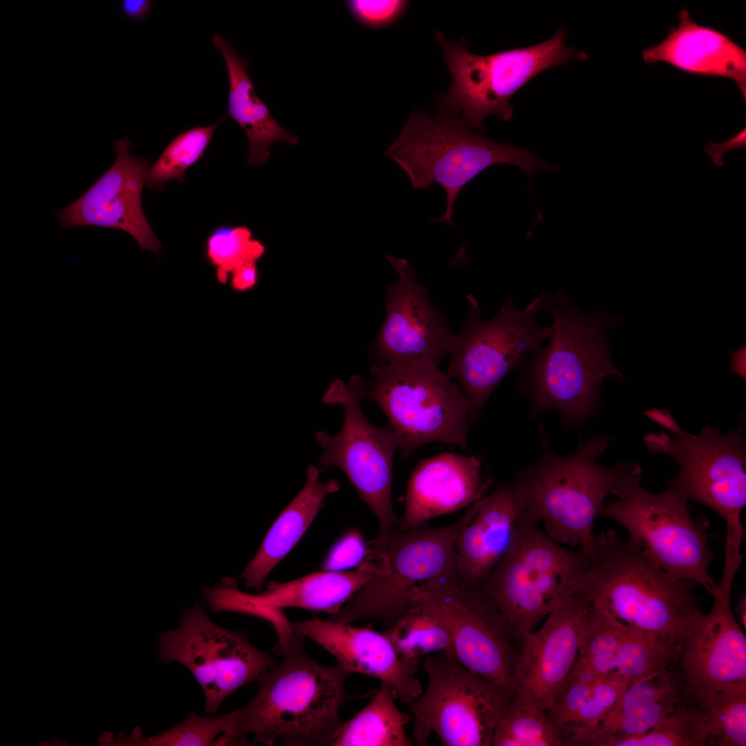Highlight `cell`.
<instances>
[{
	"mask_svg": "<svg viewBox=\"0 0 746 746\" xmlns=\"http://www.w3.org/2000/svg\"><path fill=\"white\" fill-rule=\"evenodd\" d=\"M584 564L573 588L624 627L676 644L701 611L696 583L676 578L613 530L580 550Z\"/></svg>",
	"mask_w": 746,
	"mask_h": 746,
	"instance_id": "obj_1",
	"label": "cell"
},
{
	"mask_svg": "<svg viewBox=\"0 0 746 746\" xmlns=\"http://www.w3.org/2000/svg\"><path fill=\"white\" fill-rule=\"evenodd\" d=\"M300 636L280 651L281 663L260 678L253 699L236 711L235 737L254 743L331 745L343 723L340 711L351 673L323 665L305 651Z\"/></svg>",
	"mask_w": 746,
	"mask_h": 746,
	"instance_id": "obj_2",
	"label": "cell"
},
{
	"mask_svg": "<svg viewBox=\"0 0 746 746\" xmlns=\"http://www.w3.org/2000/svg\"><path fill=\"white\" fill-rule=\"evenodd\" d=\"M543 305L553 323L548 345L533 360V394L542 408L558 410L570 423H580L595 410L604 380L624 378L613 362L607 338L609 329L622 320L600 310L581 312L562 287L544 295Z\"/></svg>",
	"mask_w": 746,
	"mask_h": 746,
	"instance_id": "obj_3",
	"label": "cell"
},
{
	"mask_svg": "<svg viewBox=\"0 0 746 746\" xmlns=\"http://www.w3.org/2000/svg\"><path fill=\"white\" fill-rule=\"evenodd\" d=\"M386 155L406 173L414 188L430 189L437 184L444 189L446 213L431 220L453 226L455 200L463 187L486 168L513 164L521 168L529 180L539 171L558 168L528 150L489 139L443 108L432 117L414 112Z\"/></svg>",
	"mask_w": 746,
	"mask_h": 746,
	"instance_id": "obj_4",
	"label": "cell"
},
{
	"mask_svg": "<svg viewBox=\"0 0 746 746\" xmlns=\"http://www.w3.org/2000/svg\"><path fill=\"white\" fill-rule=\"evenodd\" d=\"M616 467L611 493L617 499L604 505L600 515L624 528L629 539L667 573L694 582L712 595L716 582L709 567L715 553L705 519H693L689 500L671 488L661 493L644 489L639 464L621 463Z\"/></svg>",
	"mask_w": 746,
	"mask_h": 746,
	"instance_id": "obj_5",
	"label": "cell"
},
{
	"mask_svg": "<svg viewBox=\"0 0 746 746\" xmlns=\"http://www.w3.org/2000/svg\"><path fill=\"white\" fill-rule=\"evenodd\" d=\"M610 440L593 437L573 455L562 457L542 439V459L512 481L521 500V517L542 522L546 533L559 544L586 549L595 535V520L617 477L616 466L608 468L595 462Z\"/></svg>",
	"mask_w": 746,
	"mask_h": 746,
	"instance_id": "obj_6",
	"label": "cell"
},
{
	"mask_svg": "<svg viewBox=\"0 0 746 746\" xmlns=\"http://www.w3.org/2000/svg\"><path fill=\"white\" fill-rule=\"evenodd\" d=\"M533 519L520 517L511 543L477 589L504 620L517 643L568 595L584 554L551 539Z\"/></svg>",
	"mask_w": 746,
	"mask_h": 746,
	"instance_id": "obj_7",
	"label": "cell"
},
{
	"mask_svg": "<svg viewBox=\"0 0 746 746\" xmlns=\"http://www.w3.org/2000/svg\"><path fill=\"white\" fill-rule=\"evenodd\" d=\"M457 522L443 527L400 526L367 544L379 572L327 618L354 624L376 620L388 627L412 604L419 591L432 585L458 582L455 535Z\"/></svg>",
	"mask_w": 746,
	"mask_h": 746,
	"instance_id": "obj_8",
	"label": "cell"
},
{
	"mask_svg": "<svg viewBox=\"0 0 746 746\" xmlns=\"http://www.w3.org/2000/svg\"><path fill=\"white\" fill-rule=\"evenodd\" d=\"M644 414L667 430L646 434L648 450L664 453L680 466L668 483L688 500L700 502L719 515L726 524V542L741 543V513L746 505V446L743 425L727 434L707 425L698 434L684 430L667 409L653 408Z\"/></svg>",
	"mask_w": 746,
	"mask_h": 746,
	"instance_id": "obj_9",
	"label": "cell"
},
{
	"mask_svg": "<svg viewBox=\"0 0 746 746\" xmlns=\"http://www.w3.org/2000/svg\"><path fill=\"white\" fill-rule=\"evenodd\" d=\"M566 30L558 29L549 39L533 46L489 55L469 52L465 39L451 42L441 32L435 40L449 68L452 84L438 97L443 109L461 114L468 128L480 130L485 118L495 115L509 122L513 95L540 73L567 61L586 60L583 52L566 44Z\"/></svg>",
	"mask_w": 746,
	"mask_h": 746,
	"instance_id": "obj_10",
	"label": "cell"
},
{
	"mask_svg": "<svg viewBox=\"0 0 746 746\" xmlns=\"http://www.w3.org/2000/svg\"><path fill=\"white\" fill-rule=\"evenodd\" d=\"M365 397L380 408L396 434L402 457L429 443L468 446L469 405L461 388L439 364L376 361Z\"/></svg>",
	"mask_w": 746,
	"mask_h": 746,
	"instance_id": "obj_11",
	"label": "cell"
},
{
	"mask_svg": "<svg viewBox=\"0 0 746 746\" xmlns=\"http://www.w3.org/2000/svg\"><path fill=\"white\" fill-rule=\"evenodd\" d=\"M425 691L408 707L417 745L434 734L445 746H492L495 728L515 693L439 652L423 658Z\"/></svg>",
	"mask_w": 746,
	"mask_h": 746,
	"instance_id": "obj_12",
	"label": "cell"
},
{
	"mask_svg": "<svg viewBox=\"0 0 746 746\" xmlns=\"http://www.w3.org/2000/svg\"><path fill=\"white\" fill-rule=\"evenodd\" d=\"M366 391L365 382L354 376L349 384L334 381L325 392L323 402L340 405L344 422L336 434L316 432V441L323 449L318 468L321 472L333 466L344 472L377 518L376 539H381L400 526L392 502L393 460L400 443L388 425L377 427L366 419L360 406Z\"/></svg>",
	"mask_w": 746,
	"mask_h": 746,
	"instance_id": "obj_13",
	"label": "cell"
},
{
	"mask_svg": "<svg viewBox=\"0 0 746 746\" xmlns=\"http://www.w3.org/2000/svg\"><path fill=\"white\" fill-rule=\"evenodd\" d=\"M544 294L524 309L514 307L509 296L492 319L481 318L475 297L468 294L470 310L450 352L446 370L457 379L475 418L502 379L529 353H537L550 338L552 326L539 327L535 314L542 307Z\"/></svg>",
	"mask_w": 746,
	"mask_h": 746,
	"instance_id": "obj_14",
	"label": "cell"
},
{
	"mask_svg": "<svg viewBox=\"0 0 746 746\" xmlns=\"http://www.w3.org/2000/svg\"><path fill=\"white\" fill-rule=\"evenodd\" d=\"M158 655L164 662H178L189 670L204 693V712L209 715H216L235 691L258 681L277 664L245 633L214 623L199 603L184 611L178 628L161 635Z\"/></svg>",
	"mask_w": 746,
	"mask_h": 746,
	"instance_id": "obj_15",
	"label": "cell"
},
{
	"mask_svg": "<svg viewBox=\"0 0 746 746\" xmlns=\"http://www.w3.org/2000/svg\"><path fill=\"white\" fill-rule=\"evenodd\" d=\"M413 603L428 607L444 623L451 638L452 654L462 665L512 687L517 642L501 616L477 590L457 582L437 584L417 593Z\"/></svg>",
	"mask_w": 746,
	"mask_h": 746,
	"instance_id": "obj_16",
	"label": "cell"
},
{
	"mask_svg": "<svg viewBox=\"0 0 746 746\" xmlns=\"http://www.w3.org/2000/svg\"><path fill=\"white\" fill-rule=\"evenodd\" d=\"M734 578L722 575L710 611L696 615L678 644L683 695L694 705L746 680V637L731 606Z\"/></svg>",
	"mask_w": 746,
	"mask_h": 746,
	"instance_id": "obj_17",
	"label": "cell"
},
{
	"mask_svg": "<svg viewBox=\"0 0 746 746\" xmlns=\"http://www.w3.org/2000/svg\"><path fill=\"white\" fill-rule=\"evenodd\" d=\"M131 145L126 137L115 140L113 164L75 202L55 215L62 229L86 226L120 229L137 240L141 251L149 250L159 256L162 245L142 205L150 162L133 155Z\"/></svg>",
	"mask_w": 746,
	"mask_h": 746,
	"instance_id": "obj_18",
	"label": "cell"
},
{
	"mask_svg": "<svg viewBox=\"0 0 746 746\" xmlns=\"http://www.w3.org/2000/svg\"><path fill=\"white\" fill-rule=\"evenodd\" d=\"M386 257L399 279L387 289L386 315L375 342L377 361L439 364L450 354L456 334L418 283L408 260Z\"/></svg>",
	"mask_w": 746,
	"mask_h": 746,
	"instance_id": "obj_19",
	"label": "cell"
},
{
	"mask_svg": "<svg viewBox=\"0 0 746 746\" xmlns=\"http://www.w3.org/2000/svg\"><path fill=\"white\" fill-rule=\"evenodd\" d=\"M591 602L580 593L564 597L537 629L525 634L511 675L517 695L547 711L575 664Z\"/></svg>",
	"mask_w": 746,
	"mask_h": 746,
	"instance_id": "obj_20",
	"label": "cell"
},
{
	"mask_svg": "<svg viewBox=\"0 0 746 746\" xmlns=\"http://www.w3.org/2000/svg\"><path fill=\"white\" fill-rule=\"evenodd\" d=\"M290 624L294 633L317 643L351 674L370 676L388 684L395 699L405 705L422 693L417 676L419 662L402 658L385 633L317 617Z\"/></svg>",
	"mask_w": 746,
	"mask_h": 746,
	"instance_id": "obj_21",
	"label": "cell"
},
{
	"mask_svg": "<svg viewBox=\"0 0 746 746\" xmlns=\"http://www.w3.org/2000/svg\"><path fill=\"white\" fill-rule=\"evenodd\" d=\"M468 507L457 521L454 539L458 582L477 589L508 550L521 516L522 504L511 481Z\"/></svg>",
	"mask_w": 746,
	"mask_h": 746,
	"instance_id": "obj_22",
	"label": "cell"
},
{
	"mask_svg": "<svg viewBox=\"0 0 746 746\" xmlns=\"http://www.w3.org/2000/svg\"><path fill=\"white\" fill-rule=\"evenodd\" d=\"M490 484L475 456L445 452L420 460L408 481L400 527H419L468 506L486 495Z\"/></svg>",
	"mask_w": 746,
	"mask_h": 746,
	"instance_id": "obj_23",
	"label": "cell"
},
{
	"mask_svg": "<svg viewBox=\"0 0 746 746\" xmlns=\"http://www.w3.org/2000/svg\"><path fill=\"white\" fill-rule=\"evenodd\" d=\"M379 572L373 556L365 559L351 571L312 573L287 582L271 581L257 594L244 593L248 615L267 621L273 627L287 619L282 609L287 607L336 613L347 601Z\"/></svg>",
	"mask_w": 746,
	"mask_h": 746,
	"instance_id": "obj_24",
	"label": "cell"
},
{
	"mask_svg": "<svg viewBox=\"0 0 746 746\" xmlns=\"http://www.w3.org/2000/svg\"><path fill=\"white\" fill-rule=\"evenodd\" d=\"M680 23L667 38L643 50L648 64L666 61L696 74L732 79L746 96V52L727 36L694 21L687 9L680 12Z\"/></svg>",
	"mask_w": 746,
	"mask_h": 746,
	"instance_id": "obj_25",
	"label": "cell"
},
{
	"mask_svg": "<svg viewBox=\"0 0 746 746\" xmlns=\"http://www.w3.org/2000/svg\"><path fill=\"white\" fill-rule=\"evenodd\" d=\"M683 698L677 663L632 682L615 707L586 736L582 745L611 746L617 739L645 734L660 726Z\"/></svg>",
	"mask_w": 746,
	"mask_h": 746,
	"instance_id": "obj_26",
	"label": "cell"
},
{
	"mask_svg": "<svg viewBox=\"0 0 746 746\" xmlns=\"http://www.w3.org/2000/svg\"><path fill=\"white\" fill-rule=\"evenodd\" d=\"M321 473L318 466L308 467L303 488L275 520L258 553L241 574L247 587L262 590L268 575L301 538L323 507L325 497L338 490L336 479L323 482Z\"/></svg>",
	"mask_w": 746,
	"mask_h": 746,
	"instance_id": "obj_27",
	"label": "cell"
},
{
	"mask_svg": "<svg viewBox=\"0 0 746 746\" xmlns=\"http://www.w3.org/2000/svg\"><path fill=\"white\" fill-rule=\"evenodd\" d=\"M212 43L223 56L229 77L227 113L243 128L247 137V163H265L270 156V146L275 143L298 144V139L275 120L267 105L256 94L247 72L249 60L240 57L218 34L212 36Z\"/></svg>",
	"mask_w": 746,
	"mask_h": 746,
	"instance_id": "obj_28",
	"label": "cell"
},
{
	"mask_svg": "<svg viewBox=\"0 0 746 746\" xmlns=\"http://www.w3.org/2000/svg\"><path fill=\"white\" fill-rule=\"evenodd\" d=\"M390 686L381 682L369 702L344 721L332 746H412L406 734L408 715L401 711Z\"/></svg>",
	"mask_w": 746,
	"mask_h": 746,
	"instance_id": "obj_29",
	"label": "cell"
},
{
	"mask_svg": "<svg viewBox=\"0 0 746 746\" xmlns=\"http://www.w3.org/2000/svg\"><path fill=\"white\" fill-rule=\"evenodd\" d=\"M385 633L406 660L420 662L421 658L439 652L452 654L447 627L432 611L420 604L413 603Z\"/></svg>",
	"mask_w": 746,
	"mask_h": 746,
	"instance_id": "obj_30",
	"label": "cell"
},
{
	"mask_svg": "<svg viewBox=\"0 0 746 746\" xmlns=\"http://www.w3.org/2000/svg\"><path fill=\"white\" fill-rule=\"evenodd\" d=\"M563 745L561 733L546 711L515 694L497 723L492 746Z\"/></svg>",
	"mask_w": 746,
	"mask_h": 746,
	"instance_id": "obj_31",
	"label": "cell"
},
{
	"mask_svg": "<svg viewBox=\"0 0 746 746\" xmlns=\"http://www.w3.org/2000/svg\"><path fill=\"white\" fill-rule=\"evenodd\" d=\"M709 734V745H746V680L731 683L696 705Z\"/></svg>",
	"mask_w": 746,
	"mask_h": 746,
	"instance_id": "obj_32",
	"label": "cell"
},
{
	"mask_svg": "<svg viewBox=\"0 0 746 746\" xmlns=\"http://www.w3.org/2000/svg\"><path fill=\"white\" fill-rule=\"evenodd\" d=\"M228 118L229 115L226 113L213 124L193 127L172 140L150 167L146 180V186L150 189L161 191L169 180L183 182L185 172L203 158L214 132Z\"/></svg>",
	"mask_w": 746,
	"mask_h": 746,
	"instance_id": "obj_33",
	"label": "cell"
},
{
	"mask_svg": "<svg viewBox=\"0 0 746 746\" xmlns=\"http://www.w3.org/2000/svg\"><path fill=\"white\" fill-rule=\"evenodd\" d=\"M678 654L677 645L628 629L614 656V672L637 681L676 663Z\"/></svg>",
	"mask_w": 746,
	"mask_h": 746,
	"instance_id": "obj_34",
	"label": "cell"
},
{
	"mask_svg": "<svg viewBox=\"0 0 746 746\" xmlns=\"http://www.w3.org/2000/svg\"><path fill=\"white\" fill-rule=\"evenodd\" d=\"M265 246L254 237L245 226L222 224L208 234L204 242V256L215 269L218 283L226 285L231 271L240 265L258 260L264 254Z\"/></svg>",
	"mask_w": 746,
	"mask_h": 746,
	"instance_id": "obj_35",
	"label": "cell"
},
{
	"mask_svg": "<svg viewBox=\"0 0 746 746\" xmlns=\"http://www.w3.org/2000/svg\"><path fill=\"white\" fill-rule=\"evenodd\" d=\"M709 745L707 727L696 705L685 698L658 727L640 736L621 738L611 746Z\"/></svg>",
	"mask_w": 746,
	"mask_h": 746,
	"instance_id": "obj_36",
	"label": "cell"
},
{
	"mask_svg": "<svg viewBox=\"0 0 746 746\" xmlns=\"http://www.w3.org/2000/svg\"><path fill=\"white\" fill-rule=\"evenodd\" d=\"M627 629L591 603L580 637L577 659L597 677L613 673L614 656Z\"/></svg>",
	"mask_w": 746,
	"mask_h": 746,
	"instance_id": "obj_37",
	"label": "cell"
},
{
	"mask_svg": "<svg viewBox=\"0 0 746 746\" xmlns=\"http://www.w3.org/2000/svg\"><path fill=\"white\" fill-rule=\"evenodd\" d=\"M236 711L221 716H200L193 711L182 723L150 738H142L140 732L133 733L122 740L131 745L153 746H210L224 734L232 732L236 727Z\"/></svg>",
	"mask_w": 746,
	"mask_h": 746,
	"instance_id": "obj_38",
	"label": "cell"
},
{
	"mask_svg": "<svg viewBox=\"0 0 746 746\" xmlns=\"http://www.w3.org/2000/svg\"><path fill=\"white\" fill-rule=\"evenodd\" d=\"M596 678L595 673L586 664L577 659L560 687L551 707L546 711L550 719L560 731L573 721L589 696L591 686Z\"/></svg>",
	"mask_w": 746,
	"mask_h": 746,
	"instance_id": "obj_39",
	"label": "cell"
},
{
	"mask_svg": "<svg viewBox=\"0 0 746 746\" xmlns=\"http://www.w3.org/2000/svg\"><path fill=\"white\" fill-rule=\"evenodd\" d=\"M408 1L399 0H351L347 6L352 16L362 24L371 28H381L392 24L404 12Z\"/></svg>",
	"mask_w": 746,
	"mask_h": 746,
	"instance_id": "obj_40",
	"label": "cell"
},
{
	"mask_svg": "<svg viewBox=\"0 0 746 746\" xmlns=\"http://www.w3.org/2000/svg\"><path fill=\"white\" fill-rule=\"evenodd\" d=\"M367 551L361 533L353 530L347 533L335 544L325 560V571H339L354 566H358L365 559Z\"/></svg>",
	"mask_w": 746,
	"mask_h": 746,
	"instance_id": "obj_41",
	"label": "cell"
},
{
	"mask_svg": "<svg viewBox=\"0 0 746 746\" xmlns=\"http://www.w3.org/2000/svg\"><path fill=\"white\" fill-rule=\"evenodd\" d=\"M258 281V269L256 261L244 262L235 268L229 275L231 288L236 291H246L254 288Z\"/></svg>",
	"mask_w": 746,
	"mask_h": 746,
	"instance_id": "obj_42",
	"label": "cell"
},
{
	"mask_svg": "<svg viewBox=\"0 0 746 746\" xmlns=\"http://www.w3.org/2000/svg\"><path fill=\"white\" fill-rule=\"evenodd\" d=\"M746 146V128L745 127L739 133L722 143L710 142L705 147V151L712 158L714 163L718 166L724 165L723 157L729 152L736 149H742Z\"/></svg>",
	"mask_w": 746,
	"mask_h": 746,
	"instance_id": "obj_43",
	"label": "cell"
},
{
	"mask_svg": "<svg viewBox=\"0 0 746 746\" xmlns=\"http://www.w3.org/2000/svg\"><path fill=\"white\" fill-rule=\"evenodd\" d=\"M151 7V1L146 0H124L121 3L123 14L134 20L146 17L150 12Z\"/></svg>",
	"mask_w": 746,
	"mask_h": 746,
	"instance_id": "obj_44",
	"label": "cell"
},
{
	"mask_svg": "<svg viewBox=\"0 0 746 746\" xmlns=\"http://www.w3.org/2000/svg\"><path fill=\"white\" fill-rule=\"evenodd\" d=\"M737 612L741 624L746 627V597L745 594L741 595L737 602Z\"/></svg>",
	"mask_w": 746,
	"mask_h": 746,
	"instance_id": "obj_45",
	"label": "cell"
}]
</instances>
